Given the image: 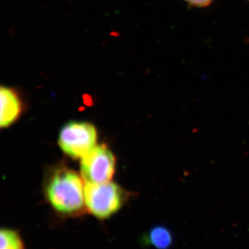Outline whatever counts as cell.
<instances>
[{"instance_id":"cell-1","label":"cell","mask_w":249,"mask_h":249,"mask_svg":"<svg viewBox=\"0 0 249 249\" xmlns=\"http://www.w3.org/2000/svg\"><path fill=\"white\" fill-rule=\"evenodd\" d=\"M45 195L62 215H79L86 210L84 179L69 168H57L50 174L45 184Z\"/></svg>"},{"instance_id":"cell-2","label":"cell","mask_w":249,"mask_h":249,"mask_svg":"<svg viewBox=\"0 0 249 249\" xmlns=\"http://www.w3.org/2000/svg\"><path fill=\"white\" fill-rule=\"evenodd\" d=\"M129 198L127 192L118 184L85 183V207L91 215L101 220L118 213Z\"/></svg>"},{"instance_id":"cell-3","label":"cell","mask_w":249,"mask_h":249,"mask_svg":"<svg viewBox=\"0 0 249 249\" xmlns=\"http://www.w3.org/2000/svg\"><path fill=\"white\" fill-rule=\"evenodd\" d=\"M97 131L90 123L71 122L61 129L58 143L67 156L83 158L96 146Z\"/></svg>"},{"instance_id":"cell-4","label":"cell","mask_w":249,"mask_h":249,"mask_svg":"<svg viewBox=\"0 0 249 249\" xmlns=\"http://www.w3.org/2000/svg\"><path fill=\"white\" fill-rule=\"evenodd\" d=\"M116 171V159L105 146H96L82 158L81 177L85 183L111 181Z\"/></svg>"},{"instance_id":"cell-5","label":"cell","mask_w":249,"mask_h":249,"mask_svg":"<svg viewBox=\"0 0 249 249\" xmlns=\"http://www.w3.org/2000/svg\"><path fill=\"white\" fill-rule=\"evenodd\" d=\"M22 101L12 89L0 86V128L17 122L22 113Z\"/></svg>"},{"instance_id":"cell-6","label":"cell","mask_w":249,"mask_h":249,"mask_svg":"<svg viewBox=\"0 0 249 249\" xmlns=\"http://www.w3.org/2000/svg\"><path fill=\"white\" fill-rule=\"evenodd\" d=\"M0 249H24V245L16 231L0 228Z\"/></svg>"},{"instance_id":"cell-7","label":"cell","mask_w":249,"mask_h":249,"mask_svg":"<svg viewBox=\"0 0 249 249\" xmlns=\"http://www.w3.org/2000/svg\"><path fill=\"white\" fill-rule=\"evenodd\" d=\"M149 241L157 249H164L170 245L171 233L163 228H155L149 234Z\"/></svg>"},{"instance_id":"cell-8","label":"cell","mask_w":249,"mask_h":249,"mask_svg":"<svg viewBox=\"0 0 249 249\" xmlns=\"http://www.w3.org/2000/svg\"><path fill=\"white\" fill-rule=\"evenodd\" d=\"M185 1L193 6L200 7H206L212 2V0H185Z\"/></svg>"}]
</instances>
